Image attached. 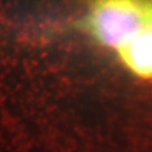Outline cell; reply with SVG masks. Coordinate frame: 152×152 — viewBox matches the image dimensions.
I'll return each instance as SVG.
<instances>
[{"label": "cell", "mask_w": 152, "mask_h": 152, "mask_svg": "<svg viewBox=\"0 0 152 152\" xmlns=\"http://www.w3.org/2000/svg\"><path fill=\"white\" fill-rule=\"evenodd\" d=\"M87 25L98 42L119 52L149 25V1L94 0Z\"/></svg>", "instance_id": "obj_1"}, {"label": "cell", "mask_w": 152, "mask_h": 152, "mask_svg": "<svg viewBox=\"0 0 152 152\" xmlns=\"http://www.w3.org/2000/svg\"><path fill=\"white\" fill-rule=\"evenodd\" d=\"M126 67L135 75L152 78V28L148 25L119 52Z\"/></svg>", "instance_id": "obj_2"}, {"label": "cell", "mask_w": 152, "mask_h": 152, "mask_svg": "<svg viewBox=\"0 0 152 152\" xmlns=\"http://www.w3.org/2000/svg\"><path fill=\"white\" fill-rule=\"evenodd\" d=\"M149 1V25L152 28V0H148Z\"/></svg>", "instance_id": "obj_3"}]
</instances>
